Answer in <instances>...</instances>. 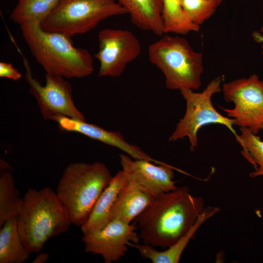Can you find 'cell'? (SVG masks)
<instances>
[{"instance_id":"obj_7","label":"cell","mask_w":263,"mask_h":263,"mask_svg":"<svg viewBox=\"0 0 263 263\" xmlns=\"http://www.w3.org/2000/svg\"><path fill=\"white\" fill-rule=\"evenodd\" d=\"M221 82L222 78L217 76L200 93L186 88L180 90L186 102V112L169 136V142H174L188 137L190 145V150L193 151L198 147V132L202 127L209 124L223 125L235 136L237 135L233 127L234 120L220 113L211 101L212 95L222 91Z\"/></svg>"},{"instance_id":"obj_9","label":"cell","mask_w":263,"mask_h":263,"mask_svg":"<svg viewBox=\"0 0 263 263\" xmlns=\"http://www.w3.org/2000/svg\"><path fill=\"white\" fill-rule=\"evenodd\" d=\"M26 70L25 78L29 86L30 93L36 99L44 120L54 115L86 121L84 115L74 102L72 88L64 77L58 75L45 74V85L43 86L35 78L27 60L24 57Z\"/></svg>"},{"instance_id":"obj_15","label":"cell","mask_w":263,"mask_h":263,"mask_svg":"<svg viewBox=\"0 0 263 263\" xmlns=\"http://www.w3.org/2000/svg\"><path fill=\"white\" fill-rule=\"evenodd\" d=\"M220 211L218 207L208 206L205 207L198 216L196 222L189 230L173 245L162 251L147 244H132L137 249L140 255L148 259L152 263H177L181 255L195 232L206 221Z\"/></svg>"},{"instance_id":"obj_13","label":"cell","mask_w":263,"mask_h":263,"mask_svg":"<svg viewBox=\"0 0 263 263\" xmlns=\"http://www.w3.org/2000/svg\"><path fill=\"white\" fill-rule=\"evenodd\" d=\"M51 120L55 121L60 128L69 132L82 134L93 139L99 141L122 150L135 159H144L157 164H165L150 157L139 147L127 142L120 132L107 131L84 120H79L61 115H54Z\"/></svg>"},{"instance_id":"obj_8","label":"cell","mask_w":263,"mask_h":263,"mask_svg":"<svg viewBox=\"0 0 263 263\" xmlns=\"http://www.w3.org/2000/svg\"><path fill=\"white\" fill-rule=\"evenodd\" d=\"M222 91L225 100L233 103L234 107L220 108L234 120V125L257 135L263 122V79L253 74L224 83Z\"/></svg>"},{"instance_id":"obj_25","label":"cell","mask_w":263,"mask_h":263,"mask_svg":"<svg viewBox=\"0 0 263 263\" xmlns=\"http://www.w3.org/2000/svg\"><path fill=\"white\" fill-rule=\"evenodd\" d=\"M252 38L256 42L261 45L263 51V25L259 30L253 32Z\"/></svg>"},{"instance_id":"obj_23","label":"cell","mask_w":263,"mask_h":263,"mask_svg":"<svg viewBox=\"0 0 263 263\" xmlns=\"http://www.w3.org/2000/svg\"><path fill=\"white\" fill-rule=\"evenodd\" d=\"M179 1L189 20L199 27L214 14L219 6L208 0H179Z\"/></svg>"},{"instance_id":"obj_20","label":"cell","mask_w":263,"mask_h":263,"mask_svg":"<svg viewBox=\"0 0 263 263\" xmlns=\"http://www.w3.org/2000/svg\"><path fill=\"white\" fill-rule=\"evenodd\" d=\"M60 0H20L9 16V19L20 25L28 22L40 23L56 7Z\"/></svg>"},{"instance_id":"obj_24","label":"cell","mask_w":263,"mask_h":263,"mask_svg":"<svg viewBox=\"0 0 263 263\" xmlns=\"http://www.w3.org/2000/svg\"><path fill=\"white\" fill-rule=\"evenodd\" d=\"M22 76L21 74L11 63L0 62V77L18 80Z\"/></svg>"},{"instance_id":"obj_26","label":"cell","mask_w":263,"mask_h":263,"mask_svg":"<svg viewBox=\"0 0 263 263\" xmlns=\"http://www.w3.org/2000/svg\"><path fill=\"white\" fill-rule=\"evenodd\" d=\"M49 258V254L42 253L39 254L32 262V263H43L46 262Z\"/></svg>"},{"instance_id":"obj_6","label":"cell","mask_w":263,"mask_h":263,"mask_svg":"<svg viewBox=\"0 0 263 263\" xmlns=\"http://www.w3.org/2000/svg\"><path fill=\"white\" fill-rule=\"evenodd\" d=\"M126 14L117 0H60L40 24L45 31L71 38L90 31L110 17Z\"/></svg>"},{"instance_id":"obj_16","label":"cell","mask_w":263,"mask_h":263,"mask_svg":"<svg viewBox=\"0 0 263 263\" xmlns=\"http://www.w3.org/2000/svg\"><path fill=\"white\" fill-rule=\"evenodd\" d=\"M127 11L132 22L142 31L162 36L163 0H117Z\"/></svg>"},{"instance_id":"obj_2","label":"cell","mask_w":263,"mask_h":263,"mask_svg":"<svg viewBox=\"0 0 263 263\" xmlns=\"http://www.w3.org/2000/svg\"><path fill=\"white\" fill-rule=\"evenodd\" d=\"M22 37L36 61L46 74L82 78L94 72V59L86 49L74 46L71 38L44 31L39 23L20 25Z\"/></svg>"},{"instance_id":"obj_5","label":"cell","mask_w":263,"mask_h":263,"mask_svg":"<svg viewBox=\"0 0 263 263\" xmlns=\"http://www.w3.org/2000/svg\"><path fill=\"white\" fill-rule=\"evenodd\" d=\"M149 59L163 74L169 90L198 89L204 72L202 52L195 51L182 37L166 35L151 44Z\"/></svg>"},{"instance_id":"obj_17","label":"cell","mask_w":263,"mask_h":263,"mask_svg":"<svg viewBox=\"0 0 263 263\" xmlns=\"http://www.w3.org/2000/svg\"><path fill=\"white\" fill-rule=\"evenodd\" d=\"M155 197L128 184L119 193L112 209V218L130 224L153 201Z\"/></svg>"},{"instance_id":"obj_22","label":"cell","mask_w":263,"mask_h":263,"mask_svg":"<svg viewBox=\"0 0 263 263\" xmlns=\"http://www.w3.org/2000/svg\"><path fill=\"white\" fill-rule=\"evenodd\" d=\"M240 131L236 140L242 146L245 157L255 166V170L249 176L252 178L263 176V141L246 128H240Z\"/></svg>"},{"instance_id":"obj_12","label":"cell","mask_w":263,"mask_h":263,"mask_svg":"<svg viewBox=\"0 0 263 263\" xmlns=\"http://www.w3.org/2000/svg\"><path fill=\"white\" fill-rule=\"evenodd\" d=\"M122 170L128 184L149 193L154 197L177 188L173 180L174 169H178L168 164H153L144 159H135L128 154H120Z\"/></svg>"},{"instance_id":"obj_18","label":"cell","mask_w":263,"mask_h":263,"mask_svg":"<svg viewBox=\"0 0 263 263\" xmlns=\"http://www.w3.org/2000/svg\"><path fill=\"white\" fill-rule=\"evenodd\" d=\"M17 218H11L0 227V263H23L31 254L21 240Z\"/></svg>"},{"instance_id":"obj_19","label":"cell","mask_w":263,"mask_h":263,"mask_svg":"<svg viewBox=\"0 0 263 263\" xmlns=\"http://www.w3.org/2000/svg\"><path fill=\"white\" fill-rule=\"evenodd\" d=\"M22 203L23 197H20L12 174L9 170H0V227L8 219L17 216Z\"/></svg>"},{"instance_id":"obj_4","label":"cell","mask_w":263,"mask_h":263,"mask_svg":"<svg viewBox=\"0 0 263 263\" xmlns=\"http://www.w3.org/2000/svg\"><path fill=\"white\" fill-rule=\"evenodd\" d=\"M113 176L101 162L72 163L64 169L56 193L67 208L72 223L81 226Z\"/></svg>"},{"instance_id":"obj_10","label":"cell","mask_w":263,"mask_h":263,"mask_svg":"<svg viewBox=\"0 0 263 263\" xmlns=\"http://www.w3.org/2000/svg\"><path fill=\"white\" fill-rule=\"evenodd\" d=\"M99 49L94 57L99 62V77H117L141 52L140 41L134 34L121 29L107 28L98 35Z\"/></svg>"},{"instance_id":"obj_11","label":"cell","mask_w":263,"mask_h":263,"mask_svg":"<svg viewBox=\"0 0 263 263\" xmlns=\"http://www.w3.org/2000/svg\"><path fill=\"white\" fill-rule=\"evenodd\" d=\"M136 224H128L113 219L104 228L94 233L83 235L84 250L101 255L105 263H112L123 257L127 245L140 241Z\"/></svg>"},{"instance_id":"obj_28","label":"cell","mask_w":263,"mask_h":263,"mask_svg":"<svg viewBox=\"0 0 263 263\" xmlns=\"http://www.w3.org/2000/svg\"><path fill=\"white\" fill-rule=\"evenodd\" d=\"M261 130L263 131V122L261 126Z\"/></svg>"},{"instance_id":"obj_1","label":"cell","mask_w":263,"mask_h":263,"mask_svg":"<svg viewBox=\"0 0 263 263\" xmlns=\"http://www.w3.org/2000/svg\"><path fill=\"white\" fill-rule=\"evenodd\" d=\"M204 208L203 197L193 196L187 186L162 193L135 219L139 238L167 248L189 230Z\"/></svg>"},{"instance_id":"obj_29","label":"cell","mask_w":263,"mask_h":263,"mask_svg":"<svg viewBox=\"0 0 263 263\" xmlns=\"http://www.w3.org/2000/svg\"><path fill=\"white\" fill-rule=\"evenodd\" d=\"M18 0V1H19V0Z\"/></svg>"},{"instance_id":"obj_21","label":"cell","mask_w":263,"mask_h":263,"mask_svg":"<svg viewBox=\"0 0 263 263\" xmlns=\"http://www.w3.org/2000/svg\"><path fill=\"white\" fill-rule=\"evenodd\" d=\"M162 17L165 34L185 35L200 30V27L193 24L186 15L179 0H163Z\"/></svg>"},{"instance_id":"obj_14","label":"cell","mask_w":263,"mask_h":263,"mask_svg":"<svg viewBox=\"0 0 263 263\" xmlns=\"http://www.w3.org/2000/svg\"><path fill=\"white\" fill-rule=\"evenodd\" d=\"M128 184L122 170L113 176L95 203L88 219L80 226L83 235L101 230L112 220V208L120 191Z\"/></svg>"},{"instance_id":"obj_27","label":"cell","mask_w":263,"mask_h":263,"mask_svg":"<svg viewBox=\"0 0 263 263\" xmlns=\"http://www.w3.org/2000/svg\"><path fill=\"white\" fill-rule=\"evenodd\" d=\"M215 2L219 5L224 0H208Z\"/></svg>"},{"instance_id":"obj_3","label":"cell","mask_w":263,"mask_h":263,"mask_svg":"<svg viewBox=\"0 0 263 263\" xmlns=\"http://www.w3.org/2000/svg\"><path fill=\"white\" fill-rule=\"evenodd\" d=\"M21 240L31 253H39L51 238L66 232L72 221L69 213L51 188H29L17 216Z\"/></svg>"}]
</instances>
